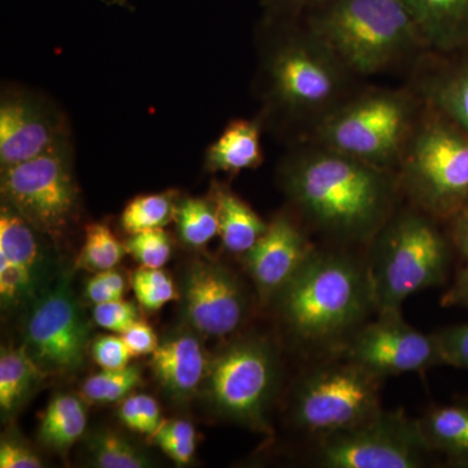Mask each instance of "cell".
<instances>
[{
	"label": "cell",
	"mask_w": 468,
	"mask_h": 468,
	"mask_svg": "<svg viewBox=\"0 0 468 468\" xmlns=\"http://www.w3.org/2000/svg\"><path fill=\"white\" fill-rule=\"evenodd\" d=\"M282 184L304 220L341 243H371L401 193L396 172L318 144L286 160Z\"/></svg>",
	"instance_id": "1"
},
{
	"label": "cell",
	"mask_w": 468,
	"mask_h": 468,
	"mask_svg": "<svg viewBox=\"0 0 468 468\" xmlns=\"http://www.w3.org/2000/svg\"><path fill=\"white\" fill-rule=\"evenodd\" d=\"M271 304L298 346L334 356L377 313L367 260L316 248Z\"/></svg>",
	"instance_id": "2"
},
{
	"label": "cell",
	"mask_w": 468,
	"mask_h": 468,
	"mask_svg": "<svg viewBox=\"0 0 468 468\" xmlns=\"http://www.w3.org/2000/svg\"><path fill=\"white\" fill-rule=\"evenodd\" d=\"M309 30L350 75H375L427 48L402 0H331Z\"/></svg>",
	"instance_id": "3"
},
{
	"label": "cell",
	"mask_w": 468,
	"mask_h": 468,
	"mask_svg": "<svg viewBox=\"0 0 468 468\" xmlns=\"http://www.w3.org/2000/svg\"><path fill=\"white\" fill-rule=\"evenodd\" d=\"M396 174L411 206L452 220L468 208V134L424 103Z\"/></svg>",
	"instance_id": "4"
},
{
	"label": "cell",
	"mask_w": 468,
	"mask_h": 468,
	"mask_svg": "<svg viewBox=\"0 0 468 468\" xmlns=\"http://www.w3.org/2000/svg\"><path fill=\"white\" fill-rule=\"evenodd\" d=\"M436 218L414 206L394 212L367 258L377 313L402 310L415 292L442 284L451 250Z\"/></svg>",
	"instance_id": "5"
},
{
	"label": "cell",
	"mask_w": 468,
	"mask_h": 468,
	"mask_svg": "<svg viewBox=\"0 0 468 468\" xmlns=\"http://www.w3.org/2000/svg\"><path fill=\"white\" fill-rule=\"evenodd\" d=\"M418 107L414 95L406 90L360 92L316 122L315 144L396 172L417 125Z\"/></svg>",
	"instance_id": "6"
},
{
	"label": "cell",
	"mask_w": 468,
	"mask_h": 468,
	"mask_svg": "<svg viewBox=\"0 0 468 468\" xmlns=\"http://www.w3.org/2000/svg\"><path fill=\"white\" fill-rule=\"evenodd\" d=\"M304 372L292 394L291 421L310 439L331 435L380 412L383 378L340 356Z\"/></svg>",
	"instance_id": "7"
},
{
	"label": "cell",
	"mask_w": 468,
	"mask_h": 468,
	"mask_svg": "<svg viewBox=\"0 0 468 468\" xmlns=\"http://www.w3.org/2000/svg\"><path fill=\"white\" fill-rule=\"evenodd\" d=\"M279 380L280 363L272 345L264 338L245 337L211 359L206 393L221 417L268 432V411Z\"/></svg>",
	"instance_id": "8"
},
{
	"label": "cell",
	"mask_w": 468,
	"mask_h": 468,
	"mask_svg": "<svg viewBox=\"0 0 468 468\" xmlns=\"http://www.w3.org/2000/svg\"><path fill=\"white\" fill-rule=\"evenodd\" d=\"M311 460L322 468H420L433 458L418 419L381 410L358 426L314 439Z\"/></svg>",
	"instance_id": "9"
},
{
	"label": "cell",
	"mask_w": 468,
	"mask_h": 468,
	"mask_svg": "<svg viewBox=\"0 0 468 468\" xmlns=\"http://www.w3.org/2000/svg\"><path fill=\"white\" fill-rule=\"evenodd\" d=\"M3 202L16 209L38 232L58 239L79 209V189L63 141L37 158L2 168Z\"/></svg>",
	"instance_id": "10"
},
{
	"label": "cell",
	"mask_w": 468,
	"mask_h": 468,
	"mask_svg": "<svg viewBox=\"0 0 468 468\" xmlns=\"http://www.w3.org/2000/svg\"><path fill=\"white\" fill-rule=\"evenodd\" d=\"M349 75L310 30L282 43L268 61L273 100L295 115L316 116V122L343 101Z\"/></svg>",
	"instance_id": "11"
},
{
	"label": "cell",
	"mask_w": 468,
	"mask_h": 468,
	"mask_svg": "<svg viewBox=\"0 0 468 468\" xmlns=\"http://www.w3.org/2000/svg\"><path fill=\"white\" fill-rule=\"evenodd\" d=\"M377 315L356 329L334 356H343L383 380L443 365L435 335L421 334L410 325L402 310L380 311Z\"/></svg>",
	"instance_id": "12"
},
{
	"label": "cell",
	"mask_w": 468,
	"mask_h": 468,
	"mask_svg": "<svg viewBox=\"0 0 468 468\" xmlns=\"http://www.w3.org/2000/svg\"><path fill=\"white\" fill-rule=\"evenodd\" d=\"M89 331L69 282L63 279L34 304L24 347L46 374H70L84 363Z\"/></svg>",
	"instance_id": "13"
},
{
	"label": "cell",
	"mask_w": 468,
	"mask_h": 468,
	"mask_svg": "<svg viewBox=\"0 0 468 468\" xmlns=\"http://www.w3.org/2000/svg\"><path fill=\"white\" fill-rule=\"evenodd\" d=\"M184 307L197 332L224 337L245 323L249 298L232 271L212 261H196L185 275Z\"/></svg>",
	"instance_id": "14"
},
{
	"label": "cell",
	"mask_w": 468,
	"mask_h": 468,
	"mask_svg": "<svg viewBox=\"0 0 468 468\" xmlns=\"http://www.w3.org/2000/svg\"><path fill=\"white\" fill-rule=\"evenodd\" d=\"M315 249L288 215H279L270 221L266 233L243 254V263L264 304L275 300Z\"/></svg>",
	"instance_id": "15"
},
{
	"label": "cell",
	"mask_w": 468,
	"mask_h": 468,
	"mask_svg": "<svg viewBox=\"0 0 468 468\" xmlns=\"http://www.w3.org/2000/svg\"><path fill=\"white\" fill-rule=\"evenodd\" d=\"M41 236L45 234L27 223L8 203L2 202L0 300L3 309H15L36 294L45 263Z\"/></svg>",
	"instance_id": "16"
},
{
	"label": "cell",
	"mask_w": 468,
	"mask_h": 468,
	"mask_svg": "<svg viewBox=\"0 0 468 468\" xmlns=\"http://www.w3.org/2000/svg\"><path fill=\"white\" fill-rule=\"evenodd\" d=\"M66 141L58 117L46 104L27 95L3 97L0 104V165H20Z\"/></svg>",
	"instance_id": "17"
},
{
	"label": "cell",
	"mask_w": 468,
	"mask_h": 468,
	"mask_svg": "<svg viewBox=\"0 0 468 468\" xmlns=\"http://www.w3.org/2000/svg\"><path fill=\"white\" fill-rule=\"evenodd\" d=\"M209 362L198 338L181 334L159 345L153 353L151 367L169 396L185 399L206 380Z\"/></svg>",
	"instance_id": "18"
},
{
	"label": "cell",
	"mask_w": 468,
	"mask_h": 468,
	"mask_svg": "<svg viewBox=\"0 0 468 468\" xmlns=\"http://www.w3.org/2000/svg\"><path fill=\"white\" fill-rule=\"evenodd\" d=\"M427 48L451 51L468 45V0H402Z\"/></svg>",
	"instance_id": "19"
},
{
	"label": "cell",
	"mask_w": 468,
	"mask_h": 468,
	"mask_svg": "<svg viewBox=\"0 0 468 468\" xmlns=\"http://www.w3.org/2000/svg\"><path fill=\"white\" fill-rule=\"evenodd\" d=\"M418 421L433 454L468 463V403L432 406Z\"/></svg>",
	"instance_id": "20"
},
{
	"label": "cell",
	"mask_w": 468,
	"mask_h": 468,
	"mask_svg": "<svg viewBox=\"0 0 468 468\" xmlns=\"http://www.w3.org/2000/svg\"><path fill=\"white\" fill-rule=\"evenodd\" d=\"M218 217V236L232 254H246L266 233L268 224L239 196L224 186L214 190Z\"/></svg>",
	"instance_id": "21"
},
{
	"label": "cell",
	"mask_w": 468,
	"mask_h": 468,
	"mask_svg": "<svg viewBox=\"0 0 468 468\" xmlns=\"http://www.w3.org/2000/svg\"><path fill=\"white\" fill-rule=\"evenodd\" d=\"M261 155L260 125L249 120H234L207 151V167L214 172L239 174L260 167Z\"/></svg>",
	"instance_id": "22"
},
{
	"label": "cell",
	"mask_w": 468,
	"mask_h": 468,
	"mask_svg": "<svg viewBox=\"0 0 468 468\" xmlns=\"http://www.w3.org/2000/svg\"><path fill=\"white\" fill-rule=\"evenodd\" d=\"M419 94L468 134V60L424 75Z\"/></svg>",
	"instance_id": "23"
},
{
	"label": "cell",
	"mask_w": 468,
	"mask_h": 468,
	"mask_svg": "<svg viewBox=\"0 0 468 468\" xmlns=\"http://www.w3.org/2000/svg\"><path fill=\"white\" fill-rule=\"evenodd\" d=\"M48 377L26 347H3L0 356V409L5 417L14 415L30 393Z\"/></svg>",
	"instance_id": "24"
},
{
	"label": "cell",
	"mask_w": 468,
	"mask_h": 468,
	"mask_svg": "<svg viewBox=\"0 0 468 468\" xmlns=\"http://www.w3.org/2000/svg\"><path fill=\"white\" fill-rule=\"evenodd\" d=\"M88 415L82 399L72 394H57L45 410L39 427L43 445L66 452L84 436Z\"/></svg>",
	"instance_id": "25"
},
{
	"label": "cell",
	"mask_w": 468,
	"mask_h": 468,
	"mask_svg": "<svg viewBox=\"0 0 468 468\" xmlns=\"http://www.w3.org/2000/svg\"><path fill=\"white\" fill-rule=\"evenodd\" d=\"M176 226L190 248H202L218 236V217L214 199L186 198L176 205Z\"/></svg>",
	"instance_id": "26"
},
{
	"label": "cell",
	"mask_w": 468,
	"mask_h": 468,
	"mask_svg": "<svg viewBox=\"0 0 468 468\" xmlns=\"http://www.w3.org/2000/svg\"><path fill=\"white\" fill-rule=\"evenodd\" d=\"M92 466L100 468H146L153 462L124 436L98 430L86 440Z\"/></svg>",
	"instance_id": "27"
},
{
	"label": "cell",
	"mask_w": 468,
	"mask_h": 468,
	"mask_svg": "<svg viewBox=\"0 0 468 468\" xmlns=\"http://www.w3.org/2000/svg\"><path fill=\"white\" fill-rule=\"evenodd\" d=\"M176 205L177 203H175L172 193L137 197L132 199L122 211V229L126 233L134 234L165 228L175 220Z\"/></svg>",
	"instance_id": "28"
},
{
	"label": "cell",
	"mask_w": 468,
	"mask_h": 468,
	"mask_svg": "<svg viewBox=\"0 0 468 468\" xmlns=\"http://www.w3.org/2000/svg\"><path fill=\"white\" fill-rule=\"evenodd\" d=\"M143 380L137 366H128L122 369H101L98 374L86 378L81 388L84 401L107 405L122 401L131 396Z\"/></svg>",
	"instance_id": "29"
},
{
	"label": "cell",
	"mask_w": 468,
	"mask_h": 468,
	"mask_svg": "<svg viewBox=\"0 0 468 468\" xmlns=\"http://www.w3.org/2000/svg\"><path fill=\"white\" fill-rule=\"evenodd\" d=\"M125 254V245L116 239L109 227L90 224L85 229L84 246L77 260V267L95 273L112 270Z\"/></svg>",
	"instance_id": "30"
},
{
	"label": "cell",
	"mask_w": 468,
	"mask_h": 468,
	"mask_svg": "<svg viewBox=\"0 0 468 468\" xmlns=\"http://www.w3.org/2000/svg\"><path fill=\"white\" fill-rule=\"evenodd\" d=\"M135 298L147 311H158L168 302L178 300L174 280L162 268L140 267L132 276Z\"/></svg>",
	"instance_id": "31"
},
{
	"label": "cell",
	"mask_w": 468,
	"mask_h": 468,
	"mask_svg": "<svg viewBox=\"0 0 468 468\" xmlns=\"http://www.w3.org/2000/svg\"><path fill=\"white\" fill-rule=\"evenodd\" d=\"M150 440L177 466L190 463L196 454V428L184 419L163 420L162 426Z\"/></svg>",
	"instance_id": "32"
},
{
	"label": "cell",
	"mask_w": 468,
	"mask_h": 468,
	"mask_svg": "<svg viewBox=\"0 0 468 468\" xmlns=\"http://www.w3.org/2000/svg\"><path fill=\"white\" fill-rule=\"evenodd\" d=\"M124 245L141 267L163 268L172 254L171 239L163 228L131 234Z\"/></svg>",
	"instance_id": "33"
},
{
	"label": "cell",
	"mask_w": 468,
	"mask_h": 468,
	"mask_svg": "<svg viewBox=\"0 0 468 468\" xmlns=\"http://www.w3.org/2000/svg\"><path fill=\"white\" fill-rule=\"evenodd\" d=\"M452 221V239L461 263L452 288L443 294L442 304L468 307V208Z\"/></svg>",
	"instance_id": "34"
},
{
	"label": "cell",
	"mask_w": 468,
	"mask_h": 468,
	"mask_svg": "<svg viewBox=\"0 0 468 468\" xmlns=\"http://www.w3.org/2000/svg\"><path fill=\"white\" fill-rule=\"evenodd\" d=\"M95 324L113 334H124L138 320V311L132 302L117 300L95 304L92 311Z\"/></svg>",
	"instance_id": "35"
},
{
	"label": "cell",
	"mask_w": 468,
	"mask_h": 468,
	"mask_svg": "<svg viewBox=\"0 0 468 468\" xmlns=\"http://www.w3.org/2000/svg\"><path fill=\"white\" fill-rule=\"evenodd\" d=\"M433 335L441 351L443 365L468 369V323L440 329Z\"/></svg>",
	"instance_id": "36"
},
{
	"label": "cell",
	"mask_w": 468,
	"mask_h": 468,
	"mask_svg": "<svg viewBox=\"0 0 468 468\" xmlns=\"http://www.w3.org/2000/svg\"><path fill=\"white\" fill-rule=\"evenodd\" d=\"M92 358L101 369L128 367L132 356L122 335H100L91 345Z\"/></svg>",
	"instance_id": "37"
},
{
	"label": "cell",
	"mask_w": 468,
	"mask_h": 468,
	"mask_svg": "<svg viewBox=\"0 0 468 468\" xmlns=\"http://www.w3.org/2000/svg\"><path fill=\"white\" fill-rule=\"evenodd\" d=\"M120 335L124 340L132 358L149 356L159 346L158 335L154 332L153 326L141 322V320H137L133 325L126 329L124 334Z\"/></svg>",
	"instance_id": "38"
},
{
	"label": "cell",
	"mask_w": 468,
	"mask_h": 468,
	"mask_svg": "<svg viewBox=\"0 0 468 468\" xmlns=\"http://www.w3.org/2000/svg\"><path fill=\"white\" fill-rule=\"evenodd\" d=\"M0 467L41 468L43 462L32 449L16 439H3L0 443Z\"/></svg>",
	"instance_id": "39"
},
{
	"label": "cell",
	"mask_w": 468,
	"mask_h": 468,
	"mask_svg": "<svg viewBox=\"0 0 468 468\" xmlns=\"http://www.w3.org/2000/svg\"><path fill=\"white\" fill-rule=\"evenodd\" d=\"M138 417H140L138 433L149 439L163 423L158 401L146 394H138Z\"/></svg>",
	"instance_id": "40"
},
{
	"label": "cell",
	"mask_w": 468,
	"mask_h": 468,
	"mask_svg": "<svg viewBox=\"0 0 468 468\" xmlns=\"http://www.w3.org/2000/svg\"><path fill=\"white\" fill-rule=\"evenodd\" d=\"M86 298L92 302L94 304L107 303L117 300H122V295L113 291L112 288L106 282L100 273H95L94 276L89 280L85 288Z\"/></svg>",
	"instance_id": "41"
},
{
	"label": "cell",
	"mask_w": 468,
	"mask_h": 468,
	"mask_svg": "<svg viewBox=\"0 0 468 468\" xmlns=\"http://www.w3.org/2000/svg\"><path fill=\"white\" fill-rule=\"evenodd\" d=\"M292 2H302V0H292Z\"/></svg>",
	"instance_id": "42"
}]
</instances>
